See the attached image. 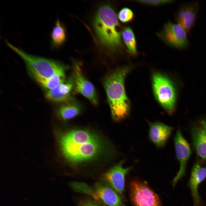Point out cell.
<instances>
[{"label": "cell", "instance_id": "cell-1", "mask_svg": "<svg viewBox=\"0 0 206 206\" xmlns=\"http://www.w3.org/2000/svg\"><path fill=\"white\" fill-rule=\"evenodd\" d=\"M61 151L65 159L76 166L94 161L101 154L103 144L100 138L91 131L76 128L59 136Z\"/></svg>", "mask_w": 206, "mask_h": 206}, {"label": "cell", "instance_id": "cell-2", "mask_svg": "<svg viewBox=\"0 0 206 206\" xmlns=\"http://www.w3.org/2000/svg\"><path fill=\"white\" fill-rule=\"evenodd\" d=\"M128 71L127 67L117 69L108 74L103 81L112 117L116 121L123 120L130 112V102L124 86L125 78Z\"/></svg>", "mask_w": 206, "mask_h": 206}, {"label": "cell", "instance_id": "cell-3", "mask_svg": "<svg viewBox=\"0 0 206 206\" xmlns=\"http://www.w3.org/2000/svg\"><path fill=\"white\" fill-rule=\"evenodd\" d=\"M93 25L101 43L108 49L114 52L122 46L120 26L117 16L109 6L100 7L94 17Z\"/></svg>", "mask_w": 206, "mask_h": 206}, {"label": "cell", "instance_id": "cell-4", "mask_svg": "<svg viewBox=\"0 0 206 206\" xmlns=\"http://www.w3.org/2000/svg\"><path fill=\"white\" fill-rule=\"evenodd\" d=\"M7 46L23 60L33 77L46 78L63 71L67 66L54 60L32 55L15 46L7 40Z\"/></svg>", "mask_w": 206, "mask_h": 206}, {"label": "cell", "instance_id": "cell-5", "mask_svg": "<svg viewBox=\"0 0 206 206\" xmlns=\"http://www.w3.org/2000/svg\"><path fill=\"white\" fill-rule=\"evenodd\" d=\"M152 86L157 100L169 113H171L176 98L175 91L172 82L166 76L156 73L152 77Z\"/></svg>", "mask_w": 206, "mask_h": 206}, {"label": "cell", "instance_id": "cell-6", "mask_svg": "<svg viewBox=\"0 0 206 206\" xmlns=\"http://www.w3.org/2000/svg\"><path fill=\"white\" fill-rule=\"evenodd\" d=\"M130 195L134 206H161L158 195L144 182L135 180L129 185Z\"/></svg>", "mask_w": 206, "mask_h": 206}, {"label": "cell", "instance_id": "cell-7", "mask_svg": "<svg viewBox=\"0 0 206 206\" xmlns=\"http://www.w3.org/2000/svg\"><path fill=\"white\" fill-rule=\"evenodd\" d=\"M187 33L177 23L169 21L165 25L158 35L167 45L178 49H183L189 45Z\"/></svg>", "mask_w": 206, "mask_h": 206}, {"label": "cell", "instance_id": "cell-8", "mask_svg": "<svg viewBox=\"0 0 206 206\" xmlns=\"http://www.w3.org/2000/svg\"><path fill=\"white\" fill-rule=\"evenodd\" d=\"M174 142L176 156L180 167L179 171L173 180V186L185 175L187 162L191 153L189 145L179 129L174 137Z\"/></svg>", "mask_w": 206, "mask_h": 206}, {"label": "cell", "instance_id": "cell-9", "mask_svg": "<svg viewBox=\"0 0 206 206\" xmlns=\"http://www.w3.org/2000/svg\"><path fill=\"white\" fill-rule=\"evenodd\" d=\"M87 193L109 206H125L121 195L107 184L97 182L92 189L88 187Z\"/></svg>", "mask_w": 206, "mask_h": 206}, {"label": "cell", "instance_id": "cell-10", "mask_svg": "<svg viewBox=\"0 0 206 206\" xmlns=\"http://www.w3.org/2000/svg\"><path fill=\"white\" fill-rule=\"evenodd\" d=\"M124 162V160L120 161L105 173L102 177L106 184L121 195L124 191L125 177L132 169V167H123Z\"/></svg>", "mask_w": 206, "mask_h": 206}, {"label": "cell", "instance_id": "cell-11", "mask_svg": "<svg viewBox=\"0 0 206 206\" xmlns=\"http://www.w3.org/2000/svg\"><path fill=\"white\" fill-rule=\"evenodd\" d=\"M74 83V89L88 99L93 104L98 103L97 94L94 86L85 77L80 66L74 64L72 75Z\"/></svg>", "mask_w": 206, "mask_h": 206}, {"label": "cell", "instance_id": "cell-12", "mask_svg": "<svg viewBox=\"0 0 206 206\" xmlns=\"http://www.w3.org/2000/svg\"><path fill=\"white\" fill-rule=\"evenodd\" d=\"M199 8V3L195 1L183 4L179 7L175 16L177 24L187 33L189 32L195 21Z\"/></svg>", "mask_w": 206, "mask_h": 206}, {"label": "cell", "instance_id": "cell-13", "mask_svg": "<svg viewBox=\"0 0 206 206\" xmlns=\"http://www.w3.org/2000/svg\"><path fill=\"white\" fill-rule=\"evenodd\" d=\"M173 128L159 122L149 123V139L157 147L164 146L170 136Z\"/></svg>", "mask_w": 206, "mask_h": 206}, {"label": "cell", "instance_id": "cell-14", "mask_svg": "<svg viewBox=\"0 0 206 206\" xmlns=\"http://www.w3.org/2000/svg\"><path fill=\"white\" fill-rule=\"evenodd\" d=\"M73 89L74 83L72 75L56 88L48 90L45 94V96L51 101L62 103L72 98L71 94Z\"/></svg>", "mask_w": 206, "mask_h": 206}, {"label": "cell", "instance_id": "cell-15", "mask_svg": "<svg viewBox=\"0 0 206 206\" xmlns=\"http://www.w3.org/2000/svg\"><path fill=\"white\" fill-rule=\"evenodd\" d=\"M206 177V168L199 163L193 167L189 181V185L193 201V206H200L201 201L198 193V188L201 183Z\"/></svg>", "mask_w": 206, "mask_h": 206}, {"label": "cell", "instance_id": "cell-16", "mask_svg": "<svg viewBox=\"0 0 206 206\" xmlns=\"http://www.w3.org/2000/svg\"><path fill=\"white\" fill-rule=\"evenodd\" d=\"M192 143L197 154L206 160V123L205 120L199 126L193 127L191 131Z\"/></svg>", "mask_w": 206, "mask_h": 206}, {"label": "cell", "instance_id": "cell-17", "mask_svg": "<svg viewBox=\"0 0 206 206\" xmlns=\"http://www.w3.org/2000/svg\"><path fill=\"white\" fill-rule=\"evenodd\" d=\"M81 110L80 104L72 98L68 101L62 103L58 108L57 113L60 118L66 120L78 116Z\"/></svg>", "mask_w": 206, "mask_h": 206}, {"label": "cell", "instance_id": "cell-18", "mask_svg": "<svg viewBox=\"0 0 206 206\" xmlns=\"http://www.w3.org/2000/svg\"><path fill=\"white\" fill-rule=\"evenodd\" d=\"M65 71H62L46 78L33 77L42 87L49 90L56 88L65 81Z\"/></svg>", "mask_w": 206, "mask_h": 206}, {"label": "cell", "instance_id": "cell-19", "mask_svg": "<svg viewBox=\"0 0 206 206\" xmlns=\"http://www.w3.org/2000/svg\"><path fill=\"white\" fill-rule=\"evenodd\" d=\"M51 36V45L54 48L61 46L66 40V33L65 28L58 19L56 21Z\"/></svg>", "mask_w": 206, "mask_h": 206}, {"label": "cell", "instance_id": "cell-20", "mask_svg": "<svg viewBox=\"0 0 206 206\" xmlns=\"http://www.w3.org/2000/svg\"><path fill=\"white\" fill-rule=\"evenodd\" d=\"M122 35L129 53L133 55L136 54L137 51L136 40L131 28L129 26L124 27L122 31Z\"/></svg>", "mask_w": 206, "mask_h": 206}, {"label": "cell", "instance_id": "cell-21", "mask_svg": "<svg viewBox=\"0 0 206 206\" xmlns=\"http://www.w3.org/2000/svg\"><path fill=\"white\" fill-rule=\"evenodd\" d=\"M134 15L132 11L129 8L124 7L121 9L118 14L120 20L124 23L130 22L132 20Z\"/></svg>", "mask_w": 206, "mask_h": 206}, {"label": "cell", "instance_id": "cell-22", "mask_svg": "<svg viewBox=\"0 0 206 206\" xmlns=\"http://www.w3.org/2000/svg\"><path fill=\"white\" fill-rule=\"evenodd\" d=\"M137 2L149 5H158L166 4L169 3L174 1L173 0H136L135 1Z\"/></svg>", "mask_w": 206, "mask_h": 206}, {"label": "cell", "instance_id": "cell-23", "mask_svg": "<svg viewBox=\"0 0 206 206\" xmlns=\"http://www.w3.org/2000/svg\"><path fill=\"white\" fill-rule=\"evenodd\" d=\"M78 206H103L98 203L89 199H84L81 200Z\"/></svg>", "mask_w": 206, "mask_h": 206}, {"label": "cell", "instance_id": "cell-24", "mask_svg": "<svg viewBox=\"0 0 206 206\" xmlns=\"http://www.w3.org/2000/svg\"><path fill=\"white\" fill-rule=\"evenodd\" d=\"M205 122L206 123V120H205Z\"/></svg>", "mask_w": 206, "mask_h": 206}]
</instances>
